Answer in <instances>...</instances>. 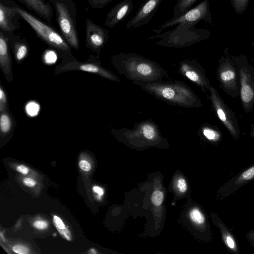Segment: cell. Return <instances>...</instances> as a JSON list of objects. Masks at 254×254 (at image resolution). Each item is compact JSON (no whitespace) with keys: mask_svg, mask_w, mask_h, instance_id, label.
<instances>
[{"mask_svg":"<svg viewBox=\"0 0 254 254\" xmlns=\"http://www.w3.org/2000/svg\"><path fill=\"white\" fill-rule=\"evenodd\" d=\"M118 136L128 139L154 141L161 139L159 128L154 122L147 120L135 124L132 128H121L113 130Z\"/></svg>","mask_w":254,"mask_h":254,"instance_id":"obj_10","label":"cell"},{"mask_svg":"<svg viewBox=\"0 0 254 254\" xmlns=\"http://www.w3.org/2000/svg\"><path fill=\"white\" fill-rule=\"evenodd\" d=\"M45 60L48 64L54 63L57 60V55L53 51H48L45 56Z\"/></svg>","mask_w":254,"mask_h":254,"instance_id":"obj_34","label":"cell"},{"mask_svg":"<svg viewBox=\"0 0 254 254\" xmlns=\"http://www.w3.org/2000/svg\"><path fill=\"white\" fill-rule=\"evenodd\" d=\"M235 58L240 77L241 102L244 112L249 114L254 108V67L245 55L235 56Z\"/></svg>","mask_w":254,"mask_h":254,"instance_id":"obj_5","label":"cell"},{"mask_svg":"<svg viewBox=\"0 0 254 254\" xmlns=\"http://www.w3.org/2000/svg\"><path fill=\"white\" fill-rule=\"evenodd\" d=\"M92 190L94 192L97 193L100 196L103 195L104 193V190L99 186H94L92 188Z\"/></svg>","mask_w":254,"mask_h":254,"instance_id":"obj_41","label":"cell"},{"mask_svg":"<svg viewBox=\"0 0 254 254\" xmlns=\"http://www.w3.org/2000/svg\"><path fill=\"white\" fill-rule=\"evenodd\" d=\"M211 217L213 223L220 231L222 241L228 251L234 254H239V244L233 233L217 215L212 213Z\"/></svg>","mask_w":254,"mask_h":254,"instance_id":"obj_17","label":"cell"},{"mask_svg":"<svg viewBox=\"0 0 254 254\" xmlns=\"http://www.w3.org/2000/svg\"><path fill=\"white\" fill-rule=\"evenodd\" d=\"M198 0H178L173 10L174 16L177 17L183 14L190 9Z\"/></svg>","mask_w":254,"mask_h":254,"instance_id":"obj_22","label":"cell"},{"mask_svg":"<svg viewBox=\"0 0 254 254\" xmlns=\"http://www.w3.org/2000/svg\"><path fill=\"white\" fill-rule=\"evenodd\" d=\"M190 217L191 221L198 225L203 226L206 223L204 214L198 208L192 209L190 212Z\"/></svg>","mask_w":254,"mask_h":254,"instance_id":"obj_23","label":"cell"},{"mask_svg":"<svg viewBox=\"0 0 254 254\" xmlns=\"http://www.w3.org/2000/svg\"><path fill=\"white\" fill-rule=\"evenodd\" d=\"M39 110V105L34 101L29 102L26 107V111L27 114L31 117L36 116Z\"/></svg>","mask_w":254,"mask_h":254,"instance_id":"obj_27","label":"cell"},{"mask_svg":"<svg viewBox=\"0 0 254 254\" xmlns=\"http://www.w3.org/2000/svg\"><path fill=\"white\" fill-rule=\"evenodd\" d=\"M50 0L55 7L58 23L63 36L69 45L78 49L79 43L76 27V11H71V1Z\"/></svg>","mask_w":254,"mask_h":254,"instance_id":"obj_6","label":"cell"},{"mask_svg":"<svg viewBox=\"0 0 254 254\" xmlns=\"http://www.w3.org/2000/svg\"><path fill=\"white\" fill-rule=\"evenodd\" d=\"M191 23L180 24L165 32L151 36L149 39H161L156 44L169 48H185L208 39L210 32L204 28H196Z\"/></svg>","mask_w":254,"mask_h":254,"instance_id":"obj_3","label":"cell"},{"mask_svg":"<svg viewBox=\"0 0 254 254\" xmlns=\"http://www.w3.org/2000/svg\"><path fill=\"white\" fill-rule=\"evenodd\" d=\"M109 30L87 18L85 22L86 44L94 51L99 52L109 39Z\"/></svg>","mask_w":254,"mask_h":254,"instance_id":"obj_13","label":"cell"},{"mask_svg":"<svg viewBox=\"0 0 254 254\" xmlns=\"http://www.w3.org/2000/svg\"><path fill=\"white\" fill-rule=\"evenodd\" d=\"M89 253L95 254H97V253L96 252L95 250L91 249L89 251Z\"/></svg>","mask_w":254,"mask_h":254,"instance_id":"obj_43","label":"cell"},{"mask_svg":"<svg viewBox=\"0 0 254 254\" xmlns=\"http://www.w3.org/2000/svg\"></svg>","mask_w":254,"mask_h":254,"instance_id":"obj_45","label":"cell"},{"mask_svg":"<svg viewBox=\"0 0 254 254\" xmlns=\"http://www.w3.org/2000/svg\"><path fill=\"white\" fill-rule=\"evenodd\" d=\"M14 51L16 59L20 61L26 56L28 52V48L26 44L17 42L15 43L14 45Z\"/></svg>","mask_w":254,"mask_h":254,"instance_id":"obj_25","label":"cell"},{"mask_svg":"<svg viewBox=\"0 0 254 254\" xmlns=\"http://www.w3.org/2000/svg\"><path fill=\"white\" fill-rule=\"evenodd\" d=\"M28 9L35 12L38 15L50 22L53 16L52 6L43 0H18Z\"/></svg>","mask_w":254,"mask_h":254,"instance_id":"obj_18","label":"cell"},{"mask_svg":"<svg viewBox=\"0 0 254 254\" xmlns=\"http://www.w3.org/2000/svg\"><path fill=\"white\" fill-rule=\"evenodd\" d=\"M162 0H146L126 26L127 29L137 28L147 24L154 17Z\"/></svg>","mask_w":254,"mask_h":254,"instance_id":"obj_14","label":"cell"},{"mask_svg":"<svg viewBox=\"0 0 254 254\" xmlns=\"http://www.w3.org/2000/svg\"><path fill=\"white\" fill-rule=\"evenodd\" d=\"M0 65L3 73L9 75L10 72V59L7 38L0 31Z\"/></svg>","mask_w":254,"mask_h":254,"instance_id":"obj_20","label":"cell"},{"mask_svg":"<svg viewBox=\"0 0 254 254\" xmlns=\"http://www.w3.org/2000/svg\"><path fill=\"white\" fill-rule=\"evenodd\" d=\"M113 0H88L90 5L94 9L102 8Z\"/></svg>","mask_w":254,"mask_h":254,"instance_id":"obj_28","label":"cell"},{"mask_svg":"<svg viewBox=\"0 0 254 254\" xmlns=\"http://www.w3.org/2000/svg\"><path fill=\"white\" fill-rule=\"evenodd\" d=\"M133 0H123L116 4L107 14L105 25L112 28L122 21L133 10Z\"/></svg>","mask_w":254,"mask_h":254,"instance_id":"obj_15","label":"cell"},{"mask_svg":"<svg viewBox=\"0 0 254 254\" xmlns=\"http://www.w3.org/2000/svg\"><path fill=\"white\" fill-rule=\"evenodd\" d=\"M23 184L30 188L34 187L36 184V181L32 178H25L23 179Z\"/></svg>","mask_w":254,"mask_h":254,"instance_id":"obj_38","label":"cell"},{"mask_svg":"<svg viewBox=\"0 0 254 254\" xmlns=\"http://www.w3.org/2000/svg\"><path fill=\"white\" fill-rule=\"evenodd\" d=\"M230 1L236 13L242 14L247 9L249 0H230Z\"/></svg>","mask_w":254,"mask_h":254,"instance_id":"obj_26","label":"cell"},{"mask_svg":"<svg viewBox=\"0 0 254 254\" xmlns=\"http://www.w3.org/2000/svg\"><path fill=\"white\" fill-rule=\"evenodd\" d=\"M250 135L253 138H254V123L250 125Z\"/></svg>","mask_w":254,"mask_h":254,"instance_id":"obj_42","label":"cell"},{"mask_svg":"<svg viewBox=\"0 0 254 254\" xmlns=\"http://www.w3.org/2000/svg\"><path fill=\"white\" fill-rule=\"evenodd\" d=\"M216 77L220 88L230 97L236 99L240 95V82L235 56L225 48L219 60Z\"/></svg>","mask_w":254,"mask_h":254,"instance_id":"obj_4","label":"cell"},{"mask_svg":"<svg viewBox=\"0 0 254 254\" xmlns=\"http://www.w3.org/2000/svg\"><path fill=\"white\" fill-rule=\"evenodd\" d=\"M53 221L57 230L64 229L66 227L62 219L57 215H53Z\"/></svg>","mask_w":254,"mask_h":254,"instance_id":"obj_32","label":"cell"},{"mask_svg":"<svg viewBox=\"0 0 254 254\" xmlns=\"http://www.w3.org/2000/svg\"><path fill=\"white\" fill-rule=\"evenodd\" d=\"M179 70L184 77L200 88L204 92L208 91L211 86L206 76L205 69L195 60H183L180 62Z\"/></svg>","mask_w":254,"mask_h":254,"instance_id":"obj_11","label":"cell"},{"mask_svg":"<svg viewBox=\"0 0 254 254\" xmlns=\"http://www.w3.org/2000/svg\"><path fill=\"white\" fill-rule=\"evenodd\" d=\"M18 14L17 7H7L0 2V28L5 32H10L16 29L12 22V18Z\"/></svg>","mask_w":254,"mask_h":254,"instance_id":"obj_19","label":"cell"},{"mask_svg":"<svg viewBox=\"0 0 254 254\" xmlns=\"http://www.w3.org/2000/svg\"><path fill=\"white\" fill-rule=\"evenodd\" d=\"M79 167L83 171L88 172L91 169L90 163L85 160H81L79 162Z\"/></svg>","mask_w":254,"mask_h":254,"instance_id":"obj_35","label":"cell"},{"mask_svg":"<svg viewBox=\"0 0 254 254\" xmlns=\"http://www.w3.org/2000/svg\"><path fill=\"white\" fill-rule=\"evenodd\" d=\"M112 59L118 72L132 82L162 81L168 76L158 63L135 53H121Z\"/></svg>","mask_w":254,"mask_h":254,"instance_id":"obj_1","label":"cell"},{"mask_svg":"<svg viewBox=\"0 0 254 254\" xmlns=\"http://www.w3.org/2000/svg\"><path fill=\"white\" fill-rule=\"evenodd\" d=\"M12 251L18 254H28L30 253L29 249L22 245H16L12 247Z\"/></svg>","mask_w":254,"mask_h":254,"instance_id":"obj_31","label":"cell"},{"mask_svg":"<svg viewBox=\"0 0 254 254\" xmlns=\"http://www.w3.org/2000/svg\"><path fill=\"white\" fill-rule=\"evenodd\" d=\"M251 45L252 46V47L254 48V42H252L251 43Z\"/></svg>","mask_w":254,"mask_h":254,"instance_id":"obj_44","label":"cell"},{"mask_svg":"<svg viewBox=\"0 0 254 254\" xmlns=\"http://www.w3.org/2000/svg\"><path fill=\"white\" fill-rule=\"evenodd\" d=\"M6 107V97L4 90L0 88V112H5Z\"/></svg>","mask_w":254,"mask_h":254,"instance_id":"obj_30","label":"cell"},{"mask_svg":"<svg viewBox=\"0 0 254 254\" xmlns=\"http://www.w3.org/2000/svg\"><path fill=\"white\" fill-rule=\"evenodd\" d=\"M164 199V194L160 190L155 191L152 195L151 200L154 205L155 206L160 205Z\"/></svg>","mask_w":254,"mask_h":254,"instance_id":"obj_29","label":"cell"},{"mask_svg":"<svg viewBox=\"0 0 254 254\" xmlns=\"http://www.w3.org/2000/svg\"><path fill=\"white\" fill-rule=\"evenodd\" d=\"M11 120L9 116L5 112L1 113L0 118V127L1 133L6 134L11 128Z\"/></svg>","mask_w":254,"mask_h":254,"instance_id":"obj_24","label":"cell"},{"mask_svg":"<svg viewBox=\"0 0 254 254\" xmlns=\"http://www.w3.org/2000/svg\"><path fill=\"white\" fill-rule=\"evenodd\" d=\"M208 92L212 107L218 118L233 139L237 141L240 135V128L235 113L225 103L214 86L211 85Z\"/></svg>","mask_w":254,"mask_h":254,"instance_id":"obj_7","label":"cell"},{"mask_svg":"<svg viewBox=\"0 0 254 254\" xmlns=\"http://www.w3.org/2000/svg\"><path fill=\"white\" fill-rule=\"evenodd\" d=\"M33 226L37 229L42 230L48 228V223L46 221L38 220L33 223Z\"/></svg>","mask_w":254,"mask_h":254,"instance_id":"obj_33","label":"cell"},{"mask_svg":"<svg viewBox=\"0 0 254 254\" xmlns=\"http://www.w3.org/2000/svg\"><path fill=\"white\" fill-rule=\"evenodd\" d=\"M199 131L206 140L211 143L217 144L222 140V133L216 126L209 124H204L201 126Z\"/></svg>","mask_w":254,"mask_h":254,"instance_id":"obj_21","label":"cell"},{"mask_svg":"<svg viewBox=\"0 0 254 254\" xmlns=\"http://www.w3.org/2000/svg\"><path fill=\"white\" fill-rule=\"evenodd\" d=\"M209 0H203L198 4L191 8L183 14L168 20L159 25L157 29L153 31L159 34L167 28L180 24L191 23L196 25L199 21L204 20L209 24L212 23V17L209 8Z\"/></svg>","mask_w":254,"mask_h":254,"instance_id":"obj_9","label":"cell"},{"mask_svg":"<svg viewBox=\"0 0 254 254\" xmlns=\"http://www.w3.org/2000/svg\"><path fill=\"white\" fill-rule=\"evenodd\" d=\"M18 14L34 30L37 36L49 45L67 52L69 47L63 37L52 27L25 10L17 7Z\"/></svg>","mask_w":254,"mask_h":254,"instance_id":"obj_8","label":"cell"},{"mask_svg":"<svg viewBox=\"0 0 254 254\" xmlns=\"http://www.w3.org/2000/svg\"><path fill=\"white\" fill-rule=\"evenodd\" d=\"M246 239L249 243L254 247V230H250L246 233Z\"/></svg>","mask_w":254,"mask_h":254,"instance_id":"obj_39","label":"cell"},{"mask_svg":"<svg viewBox=\"0 0 254 254\" xmlns=\"http://www.w3.org/2000/svg\"><path fill=\"white\" fill-rule=\"evenodd\" d=\"M59 233L62 235L66 240L70 241L71 240V234L70 231L66 227L64 229L57 230Z\"/></svg>","mask_w":254,"mask_h":254,"instance_id":"obj_36","label":"cell"},{"mask_svg":"<svg viewBox=\"0 0 254 254\" xmlns=\"http://www.w3.org/2000/svg\"><path fill=\"white\" fill-rule=\"evenodd\" d=\"M132 83L148 94L171 105L186 108H197L202 106L197 95L182 81Z\"/></svg>","mask_w":254,"mask_h":254,"instance_id":"obj_2","label":"cell"},{"mask_svg":"<svg viewBox=\"0 0 254 254\" xmlns=\"http://www.w3.org/2000/svg\"><path fill=\"white\" fill-rule=\"evenodd\" d=\"M61 69L84 71L96 74L113 81L120 82V79L115 74L101 65L95 63L70 62L65 64Z\"/></svg>","mask_w":254,"mask_h":254,"instance_id":"obj_16","label":"cell"},{"mask_svg":"<svg viewBox=\"0 0 254 254\" xmlns=\"http://www.w3.org/2000/svg\"><path fill=\"white\" fill-rule=\"evenodd\" d=\"M177 187L180 192H185L187 189L185 180L184 179H180L178 181Z\"/></svg>","mask_w":254,"mask_h":254,"instance_id":"obj_37","label":"cell"},{"mask_svg":"<svg viewBox=\"0 0 254 254\" xmlns=\"http://www.w3.org/2000/svg\"><path fill=\"white\" fill-rule=\"evenodd\" d=\"M16 170L19 173L26 175L29 172V169L24 165H19L16 167Z\"/></svg>","mask_w":254,"mask_h":254,"instance_id":"obj_40","label":"cell"},{"mask_svg":"<svg viewBox=\"0 0 254 254\" xmlns=\"http://www.w3.org/2000/svg\"><path fill=\"white\" fill-rule=\"evenodd\" d=\"M254 179V164L240 171L221 186L217 191V197L222 201L241 188Z\"/></svg>","mask_w":254,"mask_h":254,"instance_id":"obj_12","label":"cell"}]
</instances>
